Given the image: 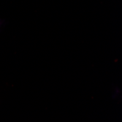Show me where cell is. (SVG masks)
Segmentation results:
<instances>
[{"instance_id": "1", "label": "cell", "mask_w": 122, "mask_h": 122, "mask_svg": "<svg viewBox=\"0 0 122 122\" xmlns=\"http://www.w3.org/2000/svg\"><path fill=\"white\" fill-rule=\"evenodd\" d=\"M114 92H115L113 94V97H117L118 95L121 94V91L119 90V88H116V89L114 90Z\"/></svg>"}]
</instances>
